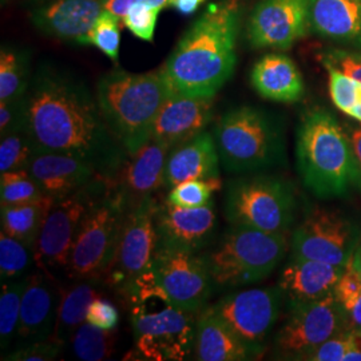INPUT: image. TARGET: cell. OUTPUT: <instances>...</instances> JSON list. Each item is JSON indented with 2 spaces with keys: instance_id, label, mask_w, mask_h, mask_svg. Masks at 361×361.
<instances>
[{
  "instance_id": "6da1fadb",
  "label": "cell",
  "mask_w": 361,
  "mask_h": 361,
  "mask_svg": "<svg viewBox=\"0 0 361 361\" xmlns=\"http://www.w3.org/2000/svg\"><path fill=\"white\" fill-rule=\"evenodd\" d=\"M25 128L38 150L77 155L114 178L129 153L109 130L97 98L74 78L42 68L23 95Z\"/></svg>"
},
{
  "instance_id": "7a4b0ae2",
  "label": "cell",
  "mask_w": 361,
  "mask_h": 361,
  "mask_svg": "<svg viewBox=\"0 0 361 361\" xmlns=\"http://www.w3.org/2000/svg\"><path fill=\"white\" fill-rule=\"evenodd\" d=\"M238 0H224L202 13L161 67L171 94L214 98L237 65Z\"/></svg>"
},
{
  "instance_id": "3957f363",
  "label": "cell",
  "mask_w": 361,
  "mask_h": 361,
  "mask_svg": "<svg viewBox=\"0 0 361 361\" xmlns=\"http://www.w3.org/2000/svg\"><path fill=\"white\" fill-rule=\"evenodd\" d=\"M296 157L304 186L320 200L347 197L361 188L345 128L323 107H314L301 118Z\"/></svg>"
},
{
  "instance_id": "277c9868",
  "label": "cell",
  "mask_w": 361,
  "mask_h": 361,
  "mask_svg": "<svg viewBox=\"0 0 361 361\" xmlns=\"http://www.w3.org/2000/svg\"><path fill=\"white\" fill-rule=\"evenodd\" d=\"M170 95L161 68L145 74L113 70L97 86L104 122L129 154L152 140L157 116Z\"/></svg>"
},
{
  "instance_id": "5b68a950",
  "label": "cell",
  "mask_w": 361,
  "mask_h": 361,
  "mask_svg": "<svg viewBox=\"0 0 361 361\" xmlns=\"http://www.w3.org/2000/svg\"><path fill=\"white\" fill-rule=\"evenodd\" d=\"M289 247L288 233L233 225L219 245L204 256L214 286L229 289L268 279Z\"/></svg>"
},
{
  "instance_id": "8992f818",
  "label": "cell",
  "mask_w": 361,
  "mask_h": 361,
  "mask_svg": "<svg viewBox=\"0 0 361 361\" xmlns=\"http://www.w3.org/2000/svg\"><path fill=\"white\" fill-rule=\"evenodd\" d=\"M222 166L232 173L271 168L283 161L284 140L264 111L250 106L229 110L213 130Z\"/></svg>"
},
{
  "instance_id": "52a82bcc",
  "label": "cell",
  "mask_w": 361,
  "mask_h": 361,
  "mask_svg": "<svg viewBox=\"0 0 361 361\" xmlns=\"http://www.w3.org/2000/svg\"><path fill=\"white\" fill-rule=\"evenodd\" d=\"M159 290L152 283L129 300L137 350L147 360H183L193 352L197 324L194 313L174 307L166 298L154 308L153 298Z\"/></svg>"
},
{
  "instance_id": "ba28073f",
  "label": "cell",
  "mask_w": 361,
  "mask_h": 361,
  "mask_svg": "<svg viewBox=\"0 0 361 361\" xmlns=\"http://www.w3.org/2000/svg\"><path fill=\"white\" fill-rule=\"evenodd\" d=\"M129 213L113 182L89 209L78 229L67 265L77 280H101L116 256L125 219Z\"/></svg>"
},
{
  "instance_id": "9c48e42d",
  "label": "cell",
  "mask_w": 361,
  "mask_h": 361,
  "mask_svg": "<svg viewBox=\"0 0 361 361\" xmlns=\"http://www.w3.org/2000/svg\"><path fill=\"white\" fill-rule=\"evenodd\" d=\"M293 186L280 177L257 174L228 183L225 217L234 226L288 233L296 216Z\"/></svg>"
},
{
  "instance_id": "30bf717a",
  "label": "cell",
  "mask_w": 361,
  "mask_h": 361,
  "mask_svg": "<svg viewBox=\"0 0 361 361\" xmlns=\"http://www.w3.org/2000/svg\"><path fill=\"white\" fill-rule=\"evenodd\" d=\"M348 328L345 310L335 293L289 305L274 337V349L285 360H304L313 349Z\"/></svg>"
},
{
  "instance_id": "8fae6325",
  "label": "cell",
  "mask_w": 361,
  "mask_h": 361,
  "mask_svg": "<svg viewBox=\"0 0 361 361\" xmlns=\"http://www.w3.org/2000/svg\"><path fill=\"white\" fill-rule=\"evenodd\" d=\"M361 232L338 210L316 207L290 237V257L323 261L347 268L359 245Z\"/></svg>"
},
{
  "instance_id": "7c38bea8",
  "label": "cell",
  "mask_w": 361,
  "mask_h": 361,
  "mask_svg": "<svg viewBox=\"0 0 361 361\" xmlns=\"http://www.w3.org/2000/svg\"><path fill=\"white\" fill-rule=\"evenodd\" d=\"M110 180L98 176L75 193L54 202L35 246L34 257L43 271L67 269L82 219L95 201L104 195Z\"/></svg>"
},
{
  "instance_id": "4fadbf2b",
  "label": "cell",
  "mask_w": 361,
  "mask_h": 361,
  "mask_svg": "<svg viewBox=\"0 0 361 361\" xmlns=\"http://www.w3.org/2000/svg\"><path fill=\"white\" fill-rule=\"evenodd\" d=\"M157 207L154 197L150 195L130 210L116 258L106 273L107 281L125 297H129L138 281L152 271L158 247Z\"/></svg>"
},
{
  "instance_id": "5bb4252c",
  "label": "cell",
  "mask_w": 361,
  "mask_h": 361,
  "mask_svg": "<svg viewBox=\"0 0 361 361\" xmlns=\"http://www.w3.org/2000/svg\"><path fill=\"white\" fill-rule=\"evenodd\" d=\"M152 274L169 302L193 313L204 310L214 286L205 256L162 243H158Z\"/></svg>"
},
{
  "instance_id": "9a60e30c",
  "label": "cell",
  "mask_w": 361,
  "mask_h": 361,
  "mask_svg": "<svg viewBox=\"0 0 361 361\" xmlns=\"http://www.w3.org/2000/svg\"><path fill=\"white\" fill-rule=\"evenodd\" d=\"M283 301V292L277 285L229 293L209 308L249 347L264 355Z\"/></svg>"
},
{
  "instance_id": "2e32d148",
  "label": "cell",
  "mask_w": 361,
  "mask_h": 361,
  "mask_svg": "<svg viewBox=\"0 0 361 361\" xmlns=\"http://www.w3.org/2000/svg\"><path fill=\"white\" fill-rule=\"evenodd\" d=\"M310 28V0H261L247 22L256 49L288 50Z\"/></svg>"
},
{
  "instance_id": "e0dca14e",
  "label": "cell",
  "mask_w": 361,
  "mask_h": 361,
  "mask_svg": "<svg viewBox=\"0 0 361 361\" xmlns=\"http://www.w3.org/2000/svg\"><path fill=\"white\" fill-rule=\"evenodd\" d=\"M170 147L150 140L128 159L111 178L116 192L131 210L145 198L165 188V168Z\"/></svg>"
},
{
  "instance_id": "ac0fdd59",
  "label": "cell",
  "mask_w": 361,
  "mask_h": 361,
  "mask_svg": "<svg viewBox=\"0 0 361 361\" xmlns=\"http://www.w3.org/2000/svg\"><path fill=\"white\" fill-rule=\"evenodd\" d=\"M155 225L158 243L200 253L216 232L214 202L201 207H174L169 202L158 205Z\"/></svg>"
},
{
  "instance_id": "d6986e66",
  "label": "cell",
  "mask_w": 361,
  "mask_h": 361,
  "mask_svg": "<svg viewBox=\"0 0 361 361\" xmlns=\"http://www.w3.org/2000/svg\"><path fill=\"white\" fill-rule=\"evenodd\" d=\"M214 98H195L171 94L161 107L152 140L173 149L205 131L213 118Z\"/></svg>"
},
{
  "instance_id": "ffe728a7",
  "label": "cell",
  "mask_w": 361,
  "mask_h": 361,
  "mask_svg": "<svg viewBox=\"0 0 361 361\" xmlns=\"http://www.w3.org/2000/svg\"><path fill=\"white\" fill-rule=\"evenodd\" d=\"M27 170L43 193L55 201L75 193L101 176L83 158L50 150H37Z\"/></svg>"
},
{
  "instance_id": "44dd1931",
  "label": "cell",
  "mask_w": 361,
  "mask_h": 361,
  "mask_svg": "<svg viewBox=\"0 0 361 361\" xmlns=\"http://www.w3.org/2000/svg\"><path fill=\"white\" fill-rule=\"evenodd\" d=\"M62 292L43 271L28 276L18 326V338L25 344L51 338Z\"/></svg>"
},
{
  "instance_id": "7402d4cb",
  "label": "cell",
  "mask_w": 361,
  "mask_h": 361,
  "mask_svg": "<svg viewBox=\"0 0 361 361\" xmlns=\"http://www.w3.org/2000/svg\"><path fill=\"white\" fill-rule=\"evenodd\" d=\"M345 268L323 261L290 257L279 277V288L288 305L331 295Z\"/></svg>"
},
{
  "instance_id": "603a6c76",
  "label": "cell",
  "mask_w": 361,
  "mask_h": 361,
  "mask_svg": "<svg viewBox=\"0 0 361 361\" xmlns=\"http://www.w3.org/2000/svg\"><path fill=\"white\" fill-rule=\"evenodd\" d=\"M219 150L213 134L202 131L170 149L165 168V188L190 180H219Z\"/></svg>"
},
{
  "instance_id": "cb8c5ba5",
  "label": "cell",
  "mask_w": 361,
  "mask_h": 361,
  "mask_svg": "<svg viewBox=\"0 0 361 361\" xmlns=\"http://www.w3.org/2000/svg\"><path fill=\"white\" fill-rule=\"evenodd\" d=\"M104 10V3L98 0H55L38 8L32 20L49 35L78 42L90 32Z\"/></svg>"
},
{
  "instance_id": "d4e9b609",
  "label": "cell",
  "mask_w": 361,
  "mask_h": 361,
  "mask_svg": "<svg viewBox=\"0 0 361 361\" xmlns=\"http://www.w3.org/2000/svg\"><path fill=\"white\" fill-rule=\"evenodd\" d=\"M194 356L200 361H245L261 357L210 310L200 312L195 324Z\"/></svg>"
},
{
  "instance_id": "484cf974",
  "label": "cell",
  "mask_w": 361,
  "mask_h": 361,
  "mask_svg": "<svg viewBox=\"0 0 361 361\" xmlns=\"http://www.w3.org/2000/svg\"><path fill=\"white\" fill-rule=\"evenodd\" d=\"M250 82L258 94L273 102L295 104L305 92L304 78L284 54H268L253 66Z\"/></svg>"
},
{
  "instance_id": "4316f807",
  "label": "cell",
  "mask_w": 361,
  "mask_h": 361,
  "mask_svg": "<svg viewBox=\"0 0 361 361\" xmlns=\"http://www.w3.org/2000/svg\"><path fill=\"white\" fill-rule=\"evenodd\" d=\"M310 16L320 37L361 43V0H310Z\"/></svg>"
},
{
  "instance_id": "83f0119b",
  "label": "cell",
  "mask_w": 361,
  "mask_h": 361,
  "mask_svg": "<svg viewBox=\"0 0 361 361\" xmlns=\"http://www.w3.org/2000/svg\"><path fill=\"white\" fill-rule=\"evenodd\" d=\"M54 202L55 200L52 197L43 195L32 202L1 207V232L22 241L35 253L39 235Z\"/></svg>"
},
{
  "instance_id": "f1b7e54d",
  "label": "cell",
  "mask_w": 361,
  "mask_h": 361,
  "mask_svg": "<svg viewBox=\"0 0 361 361\" xmlns=\"http://www.w3.org/2000/svg\"><path fill=\"white\" fill-rule=\"evenodd\" d=\"M97 281L98 280L92 279L82 280V283H78L66 292H62L51 340L63 345L70 343L78 326L86 322L91 302L99 296V290L95 285Z\"/></svg>"
},
{
  "instance_id": "f546056e",
  "label": "cell",
  "mask_w": 361,
  "mask_h": 361,
  "mask_svg": "<svg viewBox=\"0 0 361 361\" xmlns=\"http://www.w3.org/2000/svg\"><path fill=\"white\" fill-rule=\"evenodd\" d=\"M116 329H102L89 322L78 326L70 343L79 360L102 361L111 357L116 348Z\"/></svg>"
},
{
  "instance_id": "4dcf8cb0",
  "label": "cell",
  "mask_w": 361,
  "mask_h": 361,
  "mask_svg": "<svg viewBox=\"0 0 361 361\" xmlns=\"http://www.w3.org/2000/svg\"><path fill=\"white\" fill-rule=\"evenodd\" d=\"M28 276L8 283H1L0 295V345L1 350L10 347L18 334L20 307Z\"/></svg>"
},
{
  "instance_id": "1f68e13d",
  "label": "cell",
  "mask_w": 361,
  "mask_h": 361,
  "mask_svg": "<svg viewBox=\"0 0 361 361\" xmlns=\"http://www.w3.org/2000/svg\"><path fill=\"white\" fill-rule=\"evenodd\" d=\"M37 150L25 126L0 135V173L28 168Z\"/></svg>"
},
{
  "instance_id": "d6a6232c",
  "label": "cell",
  "mask_w": 361,
  "mask_h": 361,
  "mask_svg": "<svg viewBox=\"0 0 361 361\" xmlns=\"http://www.w3.org/2000/svg\"><path fill=\"white\" fill-rule=\"evenodd\" d=\"M28 85L26 59L18 52L3 49L0 54V101L22 98Z\"/></svg>"
},
{
  "instance_id": "836d02e7",
  "label": "cell",
  "mask_w": 361,
  "mask_h": 361,
  "mask_svg": "<svg viewBox=\"0 0 361 361\" xmlns=\"http://www.w3.org/2000/svg\"><path fill=\"white\" fill-rule=\"evenodd\" d=\"M0 204L6 205H22L32 202L43 193L38 182L30 174L27 169L13 170L0 173Z\"/></svg>"
},
{
  "instance_id": "e575fe53",
  "label": "cell",
  "mask_w": 361,
  "mask_h": 361,
  "mask_svg": "<svg viewBox=\"0 0 361 361\" xmlns=\"http://www.w3.org/2000/svg\"><path fill=\"white\" fill-rule=\"evenodd\" d=\"M34 250L22 241L1 232L0 234V277L1 283H8L26 273L31 265Z\"/></svg>"
},
{
  "instance_id": "d590c367",
  "label": "cell",
  "mask_w": 361,
  "mask_h": 361,
  "mask_svg": "<svg viewBox=\"0 0 361 361\" xmlns=\"http://www.w3.org/2000/svg\"><path fill=\"white\" fill-rule=\"evenodd\" d=\"M221 188V180H190L171 188L169 204L180 207H201L213 202V194Z\"/></svg>"
},
{
  "instance_id": "8d00e7d4",
  "label": "cell",
  "mask_w": 361,
  "mask_h": 361,
  "mask_svg": "<svg viewBox=\"0 0 361 361\" xmlns=\"http://www.w3.org/2000/svg\"><path fill=\"white\" fill-rule=\"evenodd\" d=\"M118 22L119 18L116 15L104 10L98 18L95 26L91 28L90 32L79 39L77 43L95 46L104 52L106 56L116 62L121 42Z\"/></svg>"
},
{
  "instance_id": "74e56055",
  "label": "cell",
  "mask_w": 361,
  "mask_h": 361,
  "mask_svg": "<svg viewBox=\"0 0 361 361\" xmlns=\"http://www.w3.org/2000/svg\"><path fill=\"white\" fill-rule=\"evenodd\" d=\"M323 66L328 71L332 102L338 110L347 114L353 106L361 104V82L348 77L332 65L323 63Z\"/></svg>"
},
{
  "instance_id": "f35d334b",
  "label": "cell",
  "mask_w": 361,
  "mask_h": 361,
  "mask_svg": "<svg viewBox=\"0 0 361 361\" xmlns=\"http://www.w3.org/2000/svg\"><path fill=\"white\" fill-rule=\"evenodd\" d=\"M161 10V7L138 3L134 4L122 19L125 26L128 27L137 38L153 42L157 19Z\"/></svg>"
},
{
  "instance_id": "ab89813d",
  "label": "cell",
  "mask_w": 361,
  "mask_h": 361,
  "mask_svg": "<svg viewBox=\"0 0 361 361\" xmlns=\"http://www.w3.org/2000/svg\"><path fill=\"white\" fill-rule=\"evenodd\" d=\"M63 348V344L49 338L44 341L25 344L11 353L3 355L1 359L7 361H51L62 355Z\"/></svg>"
},
{
  "instance_id": "60d3db41",
  "label": "cell",
  "mask_w": 361,
  "mask_h": 361,
  "mask_svg": "<svg viewBox=\"0 0 361 361\" xmlns=\"http://www.w3.org/2000/svg\"><path fill=\"white\" fill-rule=\"evenodd\" d=\"M353 345V331L347 328L313 349L302 361H344Z\"/></svg>"
},
{
  "instance_id": "b9f144b4",
  "label": "cell",
  "mask_w": 361,
  "mask_h": 361,
  "mask_svg": "<svg viewBox=\"0 0 361 361\" xmlns=\"http://www.w3.org/2000/svg\"><path fill=\"white\" fill-rule=\"evenodd\" d=\"M322 63H328L343 71L348 77L361 82V52L329 50L320 55Z\"/></svg>"
},
{
  "instance_id": "7bdbcfd3",
  "label": "cell",
  "mask_w": 361,
  "mask_h": 361,
  "mask_svg": "<svg viewBox=\"0 0 361 361\" xmlns=\"http://www.w3.org/2000/svg\"><path fill=\"white\" fill-rule=\"evenodd\" d=\"M86 322L102 329H116L119 324V313L113 302L98 296L89 307Z\"/></svg>"
},
{
  "instance_id": "ee69618b",
  "label": "cell",
  "mask_w": 361,
  "mask_h": 361,
  "mask_svg": "<svg viewBox=\"0 0 361 361\" xmlns=\"http://www.w3.org/2000/svg\"><path fill=\"white\" fill-rule=\"evenodd\" d=\"M25 126L23 97L13 101H0V135Z\"/></svg>"
},
{
  "instance_id": "f6af8a7d",
  "label": "cell",
  "mask_w": 361,
  "mask_h": 361,
  "mask_svg": "<svg viewBox=\"0 0 361 361\" xmlns=\"http://www.w3.org/2000/svg\"><path fill=\"white\" fill-rule=\"evenodd\" d=\"M138 3H145V4L164 8L166 4H169V0H107L104 3V8L116 15L119 19H122L130 8Z\"/></svg>"
},
{
  "instance_id": "bcb514c9",
  "label": "cell",
  "mask_w": 361,
  "mask_h": 361,
  "mask_svg": "<svg viewBox=\"0 0 361 361\" xmlns=\"http://www.w3.org/2000/svg\"><path fill=\"white\" fill-rule=\"evenodd\" d=\"M340 304L345 310L348 328L361 331V286L352 296Z\"/></svg>"
},
{
  "instance_id": "7dc6e473",
  "label": "cell",
  "mask_w": 361,
  "mask_h": 361,
  "mask_svg": "<svg viewBox=\"0 0 361 361\" xmlns=\"http://www.w3.org/2000/svg\"><path fill=\"white\" fill-rule=\"evenodd\" d=\"M345 131L348 134L349 143L356 166L361 174V126H349L345 128Z\"/></svg>"
},
{
  "instance_id": "c3c4849f",
  "label": "cell",
  "mask_w": 361,
  "mask_h": 361,
  "mask_svg": "<svg viewBox=\"0 0 361 361\" xmlns=\"http://www.w3.org/2000/svg\"><path fill=\"white\" fill-rule=\"evenodd\" d=\"M202 1L204 0H169V4H171L182 15H190L198 10Z\"/></svg>"
},
{
  "instance_id": "681fc988",
  "label": "cell",
  "mask_w": 361,
  "mask_h": 361,
  "mask_svg": "<svg viewBox=\"0 0 361 361\" xmlns=\"http://www.w3.org/2000/svg\"><path fill=\"white\" fill-rule=\"evenodd\" d=\"M349 264L361 277V243H359V245L356 247V250H355V253H353Z\"/></svg>"
},
{
  "instance_id": "f907efd6",
  "label": "cell",
  "mask_w": 361,
  "mask_h": 361,
  "mask_svg": "<svg viewBox=\"0 0 361 361\" xmlns=\"http://www.w3.org/2000/svg\"><path fill=\"white\" fill-rule=\"evenodd\" d=\"M347 116L361 122V104H357L356 106H353V107L349 110L348 113H347Z\"/></svg>"
},
{
  "instance_id": "816d5d0a",
  "label": "cell",
  "mask_w": 361,
  "mask_h": 361,
  "mask_svg": "<svg viewBox=\"0 0 361 361\" xmlns=\"http://www.w3.org/2000/svg\"><path fill=\"white\" fill-rule=\"evenodd\" d=\"M360 243H361V238H360Z\"/></svg>"
}]
</instances>
